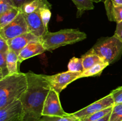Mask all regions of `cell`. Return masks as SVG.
I'll return each mask as SVG.
<instances>
[{
    "label": "cell",
    "instance_id": "obj_28",
    "mask_svg": "<svg viewBox=\"0 0 122 121\" xmlns=\"http://www.w3.org/2000/svg\"><path fill=\"white\" fill-rule=\"evenodd\" d=\"M10 51V49L7 40L0 36V53L7 54Z\"/></svg>",
    "mask_w": 122,
    "mask_h": 121
},
{
    "label": "cell",
    "instance_id": "obj_25",
    "mask_svg": "<svg viewBox=\"0 0 122 121\" xmlns=\"http://www.w3.org/2000/svg\"><path fill=\"white\" fill-rule=\"evenodd\" d=\"M77 119L70 113L69 116L64 117L60 116H42L41 121H74Z\"/></svg>",
    "mask_w": 122,
    "mask_h": 121
},
{
    "label": "cell",
    "instance_id": "obj_19",
    "mask_svg": "<svg viewBox=\"0 0 122 121\" xmlns=\"http://www.w3.org/2000/svg\"><path fill=\"white\" fill-rule=\"evenodd\" d=\"M76 5L77 13L82 15L85 11L91 10L94 8V2L92 0H71Z\"/></svg>",
    "mask_w": 122,
    "mask_h": 121
},
{
    "label": "cell",
    "instance_id": "obj_21",
    "mask_svg": "<svg viewBox=\"0 0 122 121\" xmlns=\"http://www.w3.org/2000/svg\"><path fill=\"white\" fill-rule=\"evenodd\" d=\"M113 107H110L107 108L106 109H104V110H101V111L97 112L96 113H94L92 114V115H89V116H86V117H84L83 119H80L81 121H96L102 118L103 117H104L105 116H106L107 115H108V113H111L113 110Z\"/></svg>",
    "mask_w": 122,
    "mask_h": 121
},
{
    "label": "cell",
    "instance_id": "obj_14",
    "mask_svg": "<svg viewBox=\"0 0 122 121\" xmlns=\"http://www.w3.org/2000/svg\"><path fill=\"white\" fill-rule=\"evenodd\" d=\"M81 58L82 59L84 71L88 70L95 64L104 62L100 56L97 54L93 48H91L86 53L83 55L81 56Z\"/></svg>",
    "mask_w": 122,
    "mask_h": 121
},
{
    "label": "cell",
    "instance_id": "obj_3",
    "mask_svg": "<svg viewBox=\"0 0 122 121\" xmlns=\"http://www.w3.org/2000/svg\"><path fill=\"white\" fill-rule=\"evenodd\" d=\"M86 34L77 29H63L57 32H47L41 40L46 51H52L61 46L85 40Z\"/></svg>",
    "mask_w": 122,
    "mask_h": 121
},
{
    "label": "cell",
    "instance_id": "obj_27",
    "mask_svg": "<svg viewBox=\"0 0 122 121\" xmlns=\"http://www.w3.org/2000/svg\"><path fill=\"white\" fill-rule=\"evenodd\" d=\"M114 102V104L122 103V86L119 87L110 93Z\"/></svg>",
    "mask_w": 122,
    "mask_h": 121
},
{
    "label": "cell",
    "instance_id": "obj_16",
    "mask_svg": "<svg viewBox=\"0 0 122 121\" xmlns=\"http://www.w3.org/2000/svg\"><path fill=\"white\" fill-rule=\"evenodd\" d=\"M6 59H7V66L9 71V75L20 72L19 69V65L20 63L19 62L18 55L15 52L10 50L7 54Z\"/></svg>",
    "mask_w": 122,
    "mask_h": 121
},
{
    "label": "cell",
    "instance_id": "obj_9",
    "mask_svg": "<svg viewBox=\"0 0 122 121\" xmlns=\"http://www.w3.org/2000/svg\"><path fill=\"white\" fill-rule=\"evenodd\" d=\"M23 109L20 100L0 109V121H23Z\"/></svg>",
    "mask_w": 122,
    "mask_h": 121
},
{
    "label": "cell",
    "instance_id": "obj_29",
    "mask_svg": "<svg viewBox=\"0 0 122 121\" xmlns=\"http://www.w3.org/2000/svg\"><path fill=\"white\" fill-rule=\"evenodd\" d=\"M114 35L122 41V21L117 23L116 29Z\"/></svg>",
    "mask_w": 122,
    "mask_h": 121
},
{
    "label": "cell",
    "instance_id": "obj_7",
    "mask_svg": "<svg viewBox=\"0 0 122 121\" xmlns=\"http://www.w3.org/2000/svg\"><path fill=\"white\" fill-rule=\"evenodd\" d=\"M70 115V113H67L63 110L60 101L59 94L51 88L44 103L42 116L64 117Z\"/></svg>",
    "mask_w": 122,
    "mask_h": 121
},
{
    "label": "cell",
    "instance_id": "obj_24",
    "mask_svg": "<svg viewBox=\"0 0 122 121\" xmlns=\"http://www.w3.org/2000/svg\"><path fill=\"white\" fill-rule=\"evenodd\" d=\"M110 121H122V103L113 106Z\"/></svg>",
    "mask_w": 122,
    "mask_h": 121
},
{
    "label": "cell",
    "instance_id": "obj_26",
    "mask_svg": "<svg viewBox=\"0 0 122 121\" xmlns=\"http://www.w3.org/2000/svg\"><path fill=\"white\" fill-rule=\"evenodd\" d=\"M15 7L13 0H0V14Z\"/></svg>",
    "mask_w": 122,
    "mask_h": 121
},
{
    "label": "cell",
    "instance_id": "obj_11",
    "mask_svg": "<svg viewBox=\"0 0 122 121\" xmlns=\"http://www.w3.org/2000/svg\"><path fill=\"white\" fill-rule=\"evenodd\" d=\"M39 40H41V39L31 33L30 32H27L16 37L8 40L7 42L10 46V50L13 51L17 55H19L20 51L27 44H29L31 42L39 41Z\"/></svg>",
    "mask_w": 122,
    "mask_h": 121
},
{
    "label": "cell",
    "instance_id": "obj_18",
    "mask_svg": "<svg viewBox=\"0 0 122 121\" xmlns=\"http://www.w3.org/2000/svg\"><path fill=\"white\" fill-rule=\"evenodd\" d=\"M109 64L105 62H101L95 64L88 70H85L82 73L81 78L88 77H95L99 76L101 74L102 71L107 67Z\"/></svg>",
    "mask_w": 122,
    "mask_h": 121
},
{
    "label": "cell",
    "instance_id": "obj_22",
    "mask_svg": "<svg viewBox=\"0 0 122 121\" xmlns=\"http://www.w3.org/2000/svg\"><path fill=\"white\" fill-rule=\"evenodd\" d=\"M6 57L7 54L0 53V79L9 75Z\"/></svg>",
    "mask_w": 122,
    "mask_h": 121
},
{
    "label": "cell",
    "instance_id": "obj_4",
    "mask_svg": "<svg viewBox=\"0 0 122 121\" xmlns=\"http://www.w3.org/2000/svg\"><path fill=\"white\" fill-rule=\"evenodd\" d=\"M92 48L102 61L109 65L119 60L122 55V41L114 35L100 38Z\"/></svg>",
    "mask_w": 122,
    "mask_h": 121
},
{
    "label": "cell",
    "instance_id": "obj_33",
    "mask_svg": "<svg viewBox=\"0 0 122 121\" xmlns=\"http://www.w3.org/2000/svg\"><path fill=\"white\" fill-rule=\"evenodd\" d=\"M94 2H96V3H98L100 2H104L105 0H92Z\"/></svg>",
    "mask_w": 122,
    "mask_h": 121
},
{
    "label": "cell",
    "instance_id": "obj_12",
    "mask_svg": "<svg viewBox=\"0 0 122 121\" xmlns=\"http://www.w3.org/2000/svg\"><path fill=\"white\" fill-rule=\"evenodd\" d=\"M46 51L44 47L42 40L39 41H33L27 44L19 53L18 55L19 62H22L23 60L38 55L45 52Z\"/></svg>",
    "mask_w": 122,
    "mask_h": 121
},
{
    "label": "cell",
    "instance_id": "obj_30",
    "mask_svg": "<svg viewBox=\"0 0 122 121\" xmlns=\"http://www.w3.org/2000/svg\"><path fill=\"white\" fill-rule=\"evenodd\" d=\"M33 0H13L15 7L18 8L19 9H21V7L25 5L26 4L29 3Z\"/></svg>",
    "mask_w": 122,
    "mask_h": 121
},
{
    "label": "cell",
    "instance_id": "obj_2",
    "mask_svg": "<svg viewBox=\"0 0 122 121\" xmlns=\"http://www.w3.org/2000/svg\"><path fill=\"white\" fill-rule=\"evenodd\" d=\"M27 87L28 81L26 73L14 74L0 79V109L20 100Z\"/></svg>",
    "mask_w": 122,
    "mask_h": 121
},
{
    "label": "cell",
    "instance_id": "obj_1",
    "mask_svg": "<svg viewBox=\"0 0 122 121\" xmlns=\"http://www.w3.org/2000/svg\"><path fill=\"white\" fill-rule=\"evenodd\" d=\"M28 87L20 98L23 109V121H41L45 99L51 87L45 75L27 72Z\"/></svg>",
    "mask_w": 122,
    "mask_h": 121
},
{
    "label": "cell",
    "instance_id": "obj_13",
    "mask_svg": "<svg viewBox=\"0 0 122 121\" xmlns=\"http://www.w3.org/2000/svg\"><path fill=\"white\" fill-rule=\"evenodd\" d=\"M105 8L108 19L117 23L122 21V5H116L113 0H105Z\"/></svg>",
    "mask_w": 122,
    "mask_h": 121
},
{
    "label": "cell",
    "instance_id": "obj_23",
    "mask_svg": "<svg viewBox=\"0 0 122 121\" xmlns=\"http://www.w3.org/2000/svg\"><path fill=\"white\" fill-rule=\"evenodd\" d=\"M51 8L48 7H41L39 9L42 21L45 27L47 30H48V23L51 17Z\"/></svg>",
    "mask_w": 122,
    "mask_h": 121
},
{
    "label": "cell",
    "instance_id": "obj_10",
    "mask_svg": "<svg viewBox=\"0 0 122 121\" xmlns=\"http://www.w3.org/2000/svg\"><path fill=\"white\" fill-rule=\"evenodd\" d=\"M29 28V32L42 39L43 36L48 32L43 24L39 9L29 14H24Z\"/></svg>",
    "mask_w": 122,
    "mask_h": 121
},
{
    "label": "cell",
    "instance_id": "obj_34",
    "mask_svg": "<svg viewBox=\"0 0 122 121\" xmlns=\"http://www.w3.org/2000/svg\"><path fill=\"white\" fill-rule=\"evenodd\" d=\"M80 121V120H79V119H76L75 121Z\"/></svg>",
    "mask_w": 122,
    "mask_h": 121
},
{
    "label": "cell",
    "instance_id": "obj_5",
    "mask_svg": "<svg viewBox=\"0 0 122 121\" xmlns=\"http://www.w3.org/2000/svg\"><path fill=\"white\" fill-rule=\"evenodd\" d=\"M27 32H29L28 26L24 14L20 11L11 23L0 29V36L8 41Z\"/></svg>",
    "mask_w": 122,
    "mask_h": 121
},
{
    "label": "cell",
    "instance_id": "obj_17",
    "mask_svg": "<svg viewBox=\"0 0 122 121\" xmlns=\"http://www.w3.org/2000/svg\"><path fill=\"white\" fill-rule=\"evenodd\" d=\"M20 9L17 7L0 14V29L11 23L20 13Z\"/></svg>",
    "mask_w": 122,
    "mask_h": 121
},
{
    "label": "cell",
    "instance_id": "obj_31",
    "mask_svg": "<svg viewBox=\"0 0 122 121\" xmlns=\"http://www.w3.org/2000/svg\"><path fill=\"white\" fill-rule=\"evenodd\" d=\"M112 112L108 113V115L105 116L104 117H103L102 118L98 120V121H110V116H111V113H112Z\"/></svg>",
    "mask_w": 122,
    "mask_h": 121
},
{
    "label": "cell",
    "instance_id": "obj_15",
    "mask_svg": "<svg viewBox=\"0 0 122 121\" xmlns=\"http://www.w3.org/2000/svg\"><path fill=\"white\" fill-rule=\"evenodd\" d=\"M48 7L52 8V5L47 0H33L24 5L20 9L23 14H29L39 9L41 7Z\"/></svg>",
    "mask_w": 122,
    "mask_h": 121
},
{
    "label": "cell",
    "instance_id": "obj_8",
    "mask_svg": "<svg viewBox=\"0 0 122 121\" xmlns=\"http://www.w3.org/2000/svg\"><path fill=\"white\" fill-rule=\"evenodd\" d=\"M114 105V100L112 97V94L110 93L106 97L92 103L86 107L83 108L79 111L73 113L72 115L76 119L80 120L89 116V115H92L94 113L101 111V110L107 109L110 107L113 106Z\"/></svg>",
    "mask_w": 122,
    "mask_h": 121
},
{
    "label": "cell",
    "instance_id": "obj_32",
    "mask_svg": "<svg viewBox=\"0 0 122 121\" xmlns=\"http://www.w3.org/2000/svg\"><path fill=\"white\" fill-rule=\"evenodd\" d=\"M113 2L116 5H122V0H113Z\"/></svg>",
    "mask_w": 122,
    "mask_h": 121
},
{
    "label": "cell",
    "instance_id": "obj_6",
    "mask_svg": "<svg viewBox=\"0 0 122 121\" xmlns=\"http://www.w3.org/2000/svg\"><path fill=\"white\" fill-rule=\"evenodd\" d=\"M82 73V72H73L67 71L51 75H45V77L48 82L51 88L60 94L69 84L81 78Z\"/></svg>",
    "mask_w": 122,
    "mask_h": 121
},
{
    "label": "cell",
    "instance_id": "obj_20",
    "mask_svg": "<svg viewBox=\"0 0 122 121\" xmlns=\"http://www.w3.org/2000/svg\"><path fill=\"white\" fill-rule=\"evenodd\" d=\"M68 71L73 72H83L84 71L82 58L73 57L68 64Z\"/></svg>",
    "mask_w": 122,
    "mask_h": 121
}]
</instances>
